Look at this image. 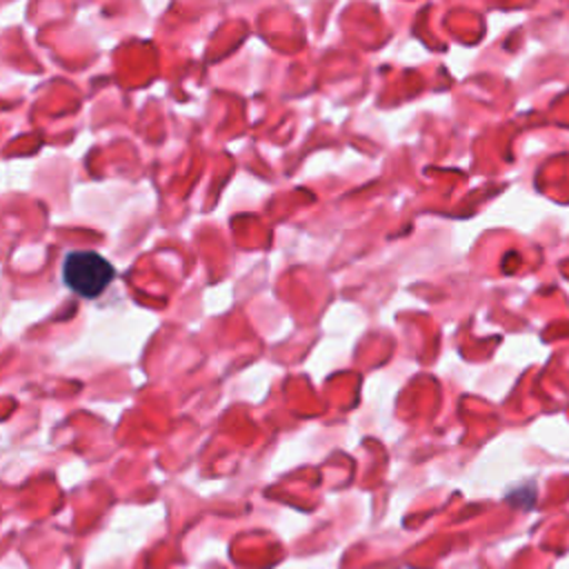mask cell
<instances>
[{"mask_svg": "<svg viewBox=\"0 0 569 569\" xmlns=\"http://www.w3.org/2000/svg\"><path fill=\"white\" fill-rule=\"evenodd\" d=\"M113 264L96 251H69L62 260V282L80 298H98L113 280Z\"/></svg>", "mask_w": 569, "mask_h": 569, "instance_id": "cell-1", "label": "cell"}]
</instances>
